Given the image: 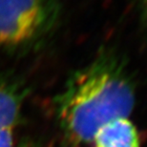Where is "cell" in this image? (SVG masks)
Masks as SVG:
<instances>
[{"instance_id":"cell-7","label":"cell","mask_w":147,"mask_h":147,"mask_svg":"<svg viewBox=\"0 0 147 147\" xmlns=\"http://www.w3.org/2000/svg\"><path fill=\"white\" fill-rule=\"evenodd\" d=\"M18 147H34L32 143H29V142H23L22 144H20Z\"/></svg>"},{"instance_id":"cell-3","label":"cell","mask_w":147,"mask_h":147,"mask_svg":"<svg viewBox=\"0 0 147 147\" xmlns=\"http://www.w3.org/2000/svg\"><path fill=\"white\" fill-rule=\"evenodd\" d=\"M26 93L20 79L0 73V129H13L19 122Z\"/></svg>"},{"instance_id":"cell-1","label":"cell","mask_w":147,"mask_h":147,"mask_svg":"<svg viewBox=\"0 0 147 147\" xmlns=\"http://www.w3.org/2000/svg\"><path fill=\"white\" fill-rule=\"evenodd\" d=\"M135 89L121 59L102 52L70 76L55 99V110L66 142L80 147L111 120L128 117L134 109Z\"/></svg>"},{"instance_id":"cell-5","label":"cell","mask_w":147,"mask_h":147,"mask_svg":"<svg viewBox=\"0 0 147 147\" xmlns=\"http://www.w3.org/2000/svg\"><path fill=\"white\" fill-rule=\"evenodd\" d=\"M0 147H16L13 129H0Z\"/></svg>"},{"instance_id":"cell-2","label":"cell","mask_w":147,"mask_h":147,"mask_svg":"<svg viewBox=\"0 0 147 147\" xmlns=\"http://www.w3.org/2000/svg\"><path fill=\"white\" fill-rule=\"evenodd\" d=\"M59 16L57 0H0V55H23L43 44Z\"/></svg>"},{"instance_id":"cell-6","label":"cell","mask_w":147,"mask_h":147,"mask_svg":"<svg viewBox=\"0 0 147 147\" xmlns=\"http://www.w3.org/2000/svg\"><path fill=\"white\" fill-rule=\"evenodd\" d=\"M142 2V8L143 11V16H144V21L147 25V0H140Z\"/></svg>"},{"instance_id":"cell-4","label":"cell","mask_w":147,"mask_h":147,"mask_svg":"<svg viewBox=\"0 0 147 147\" xmlns=\"http://www.w3.org/2000/svg\"><path fill=\"white\" fill-rule=\"evenodd\" d=\"M92 142L95 147H140L137 129L128 117L111 120L101 126Z\"/></svg>"}]
</instances>
